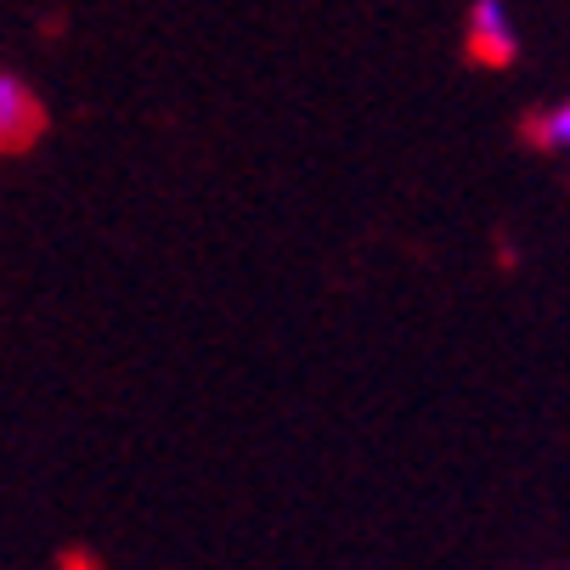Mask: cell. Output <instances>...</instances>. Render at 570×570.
I'll return each mask as SVG.
<instances>
[{"label":"cell","instance_id":"6da1fadb","mask_svg":"<svg viewBox=\"0 0 570 570\" xmlns=\"http://www.w3.org/2000/svg\"><path fill=\"white\" fill-rule=\"evenodd\" d=\"M469 46L485 62H514L520 57V35H514V18H509L503 0H474L469 7Z\"/></svg>","mask_w":570,"mask_h":570},{"label":"cell","instance_id":"7a4b0ae2","mask_svg":"<svg viewBox=\"0 0 570 570\" xmlns=\"http://www.w3.org/2000/svg\"><path fill=\"white\" fill-rule=\"evenodd\" d=\"M35 125H40V108H35L29 86L18 73L0 68V141H23Z\"/></svg>","mask_w":570,"mask_h":570},{"label":"cell","instance_id":"3957f363","mask_svg":"<svg viewBox=\"0 0 570 570\" xmlns=\"http://www.w3.org/2000/svg\"><path fill=\"white\" fill-rule=\"evenodd\" d=\"M537 141L542 147H559V153H570V97L559 102V108H548V114H537Z\"/></svg>","mask_w":570,"mask_h":570}]
</instances>
